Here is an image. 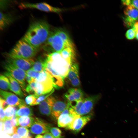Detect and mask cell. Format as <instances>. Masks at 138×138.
I'll return each mask as SVG.
<instances>
[{"label": "cell", "instance_id": "1", "mask_svg": "<svg viewBox=\"0 0 138 138\" xmlns=\"http://www.w3.org/2000/svg\"><path fill=\"white\" fill-rule=\"evenodd\" d=\"M72 61L65 59L60 52L48 54L45 57L44 70L52 77L55 88L62 87L73 64Z\"/></svg>", "mask_w": 138, "mask_h": 138}, {"label": "cell", "instance_id": "2", "mask_svg": "<svg viewBox=\"0 0 138 138\" xmlns=\"http://www.w3.org/2000/svg\"><path fill=\"white\" fill-rule=\"evenodd\" d=\"M50 32L49 25L44 20L32 23L22 39L39 51L47 39Z\"/></svg>", "mask_w": 138, "mask_h": 138}, {"label": "cell", "instance_id": "3", "mask_svg": "<svg viewBox=\"0 0 138 138\" xmlns=\"http://www.w3.org/2000/svg\"><path fill=\"white\" fill-rule=\"evenodd\" d=\"M38 51L22 39L7 55V57L12 59H31L36 55Z\"/></svg>", "mask_w": 138, "mask_h": 138}, {"label": "cell", "instance_id": "4", "mask_svg": "<svg viewBox=\"0 0 138 138\" xmlns=\"http://www.w3.org/2000/svg\"><path fill=\"white\" fill-rule=\"evenodd\" d=\"M42 47L49 53L60 52L66 48L63 40L55 30L50 31L47 39Z\"/></svg>", "mask_w": 138, "mask_h": 138}, {"label": "cell", "instance_id": "5", "mask_svg": "<svg viewBox=\"0 0 138 138\" xmlns=\"http://www.w3.org/2000/svg\"><path fill=\"white\" fill-rule=\"evenodd\" d=\"M4 67L18 82L23 90H25L26 72L6 62L4 65Z\"/></svg>", "mask_w": 138, "mask_h": 138}, {"label": "cell", "instance_id": "6", "mask_svg": "<svg viewBox=\"0 0 138 138\" xmlns=\"http://www.w3.org/2000/svg\"><path fill=\"white\" fill-rule=\"evenodd\" d=\"M57 119V125L61 128H66L78 115L69 105Z\"/></svg>", "mask_w": 138, "mask_h": 138}, {"label": "cell", "instance_id": "7", "mask_svg": "<svg viewBox=\"0 0 138 138\" xmlns=\"http://www.w3.org/2000/svg\"><path fill=\"white\" fill-rule=\"evenodd\" d=\"M21 9L34 8L47 12L58 13L62 11L60 8L52 6L46 3H21L19 6Z\"/></svg>", "mask_w": 138, "mask_h": 138}, {"label": "cell", "instance_id": "8", "mask_svg": "<svg viewBox=\"0 0 138 138\" xmlns=\"http://www.w3.org/2000/svg\"><path fill=\"white\" fill-rule=\"evenodd\" d=\"M91 118V116L90 115L83 116L78 115L66 129L75 132H78L90 120Z\"/></svg>", "mask_w": 138, "mask_h": 138}, {"label": "cell", "instance_id": "9", "mask_svg": "<svg viewBox=\"0 0 138 138\" xmlns=\"http://www.w3.org/2000/svg\"><path fill=\"white\" fill-rule=\"evenodd\" d=\"M50 125L41 119L36 118L30 128V131L32 134L39 135L49 132Z\"/></svg>", "mask_w": 138, "mask_h": 138}, {"label": "cell", "instance_id": "10", "mask_svg": "<svg viewBox=\"0 0 138 138\" xmlns=\"http://www.w3.org/2000/svg\"><path fill=\"white\" fill-rule=\"evenodd\" d=\"M6 62L27 72L32 67L34 61L33 59H12L7 57Z\"/></svg>", "mask_w": 138, "mask_h": 138}, {"label": "cell", "instance_id": "11", "mask_svg": "<svg viewBox=\"0 0 138 138\" xmlns=\"http://www.w3.org/2000/svg\"><path fill=\"white\" fill-rule=\"evenodd\" d=\"M1 97L4 99L9 105L18 106L26 104L22 99H20L13 93L1 89Z\"/></svg>", "mask_w": 138, "mask_h": 138}, {"label": "cell", "instance_id": "12", "mask_svg": "<svg viewBox=\"0 0 138 138\" xmlns=\"http://www.w3.org/2000/svg\"><path fill=\"white\" fill-rule=\"evenodd\" d=\"M98 97L93 96L84 98L78 115L80 116L87 115L92 110Z\"/></svg>", "mask_w": 138, "mask_h": 138}, {"label": "cell", "instance_id": "13", "mask_svg": "<svg viewBox=\"0 0 138 138\" xmlns=\"http://www.w3.org/2000/svg\"><path fill=\"white\" fill-rule=\"evenodd\" d=\"M56 100L54 97L50 96L41 102L38 106V109L40 113L46 116L50 115L53 106Z\"/></svg>", "mask_w": 138, "mask_h": 138}, {"label": "cell", "instance_id": "14", "mask_svg": "<svg viewBox=\"0 0 138 138\" xmlns=\"http://www.w3.org/2000/svg\"><path fill=\"white\" fill-rule=\"evenodd\" d=\"M64 97L68 102L76 101L84 99V94L79 89L71 88L65 94Z\"/></svg>", "mask_w": 138, "mask_h": 138}, {"label": "cell", "instance_id": "15", "mask_svg": "<svg viewBox=\"0 0 138 138\" xmlns=\"http://www.w3.org/2000/svg\"><path fill=\"white\" fill-rule=\"evenodd\" d=\"M68 106V102L56 99L53 106L51 115L56 119L67 108Z\"/></svg>", "mask_w": 138, "mask_h": 138}, {"label": "cell", "instance_id": "16", "mask_svg": "<svg viewBox=\"0 0 138 138\" xmlns=\"http://www.w3.org/2000/svg\"><path fill=\"white\" fill-rule=\"evenodd\" d=\"M4 75L8 78L9 81V89L20 97H24V94L18 82L8 72L4 73Z\"/></svg>", "mask_w": 138, "mask_h": 138}, {"label": "cell", "instance_id": "17", "mask_svg": "<svg viewBox=\"0 0 138 138\" xmlns=\"http://www.w3.org/2000/svg\"><path fill=\"white\" fill-rule=\"evenodd\" d=\"M0 29L3 30L10 25L14 20L13 18L10 15L0 12Z\"/></svg>", "mask_w": 138, "mask_h": 138}, {"label": "cell", "instance_id": "18", "mask_svg": "<svg viewBox=\"0 0 138 138\" xmlns=\"http://www.w3.org/2000/svg\"><path fill=\"white\" fill-rule=\"evenodd\" d=\"M16 116L17 117L23 116H31L33 115V110L31 107L26 104L22 105L19 106Z\"/></svg>", "mask_w": 138, "mask_h": 138}, {"label": "cell", "instance_id": "19", "mask_svg": "<svg viewBox=\"0 0 138 138\" xmlns=\"http://www.w3.org/2000/svg\"><path fill=\"white\" fill-rule=\"evenodd\" d=\"M124 13L134 20L138 21V10L132 4L127 6L124 9Z\"/></svg>", "mask_w": 138, "mask_h": 138}, {"label": "cell", "instance_id": "20", "mask_svg": "<svg viewBox=\"0 0 138 138\" xmlns=\"http://www.w3.org/2000/svg\"><path fill=\"white\" fill-rule=\"evenodd\" d=\"M55 30L61 38L66 48L71 47L74 48L73 43L67 33L65 31L60 29H57Z\"/></svg>", "mask_w": 138, "mask_h": 138}, {"label": "cell", "instance_id": "21", "mask_svg": "<svg viewBox=\"0 0 138 138\" xmlns=\"http://www.w3.org/2000/svg\"><path fill=\"white\" fill-rule=\"evenodd\" d=\"M18 119L19 125L26 128H30L35 120V119L32 117L28 116L18 117Z\"/></svg>", "mask_w": 138, "mask_h": 138}, {"label": "cell", "instance_id": "22", "mask_svg": "<svg viewBox=\"0 0 138 138\" xmlns=\"http://www.w3.org/2000/svg\"><path fill=\"white\" fill-rule=\"evenodd\" d=\"M16 127H13L10 119H6L4 121L3 131L6 134L9 135H12L16 133Z\"/></svg>", "mask_w": 138, "mask_h": 138}, {"label": "cell", "instance_id": "23", "mask_svg": "<svg viewBox=\"0 0 138 138\" xmlns=\"http://www.w3.org/2000/svg\"><path fill=\"white\" fill-rule=\"evenodd\" d=\"M45 58V59L39 57L34 62L31 68L36 72L40 73L44 70Z\"/></svg>", "mask_w": 138, "mask_h": 138}, {"label": "cell", "instance_id": "24", "mask_svg": "<svg viewBox=\"0 0 138 138\" xmlns=\"http://www.w3.org/2000/svg\"><path fill=\"white\" fill-rule=\"evenodd\" d=\"M60 53L65 59L73 61L74 57V48L71 47H66Z\"/></svg>", "mask_w": 138, "mask_h": 138}, {"label": "cell", "instance_id": "25", "mask_svg": "<svg viewBox=\"0 0 138 138\" xmlns=\"http://www.w3.org/2000/svg\"><path fill=\"white\" fill-rule=\"evenodd\" d=\"M67 77L70 81L79 77V67L77 64H73L70 69Z\"/></svg>", "mask_w": 138, "mask_h": 138}, {"label": "cell", "instance_id": "26", "mask_svg": "<svg viewBox=\"0 0 138 138\" xmlns=\"http://www.w3.org/2000/svg\"><path fill=\"white\" fill-rule=\"evenodd\" d=\"M17 110L16 106L8 105L4 109L6 119H10L16 116Z\"/></svg>", "mask_w": 138, "mask_h": 138}, {"label": "cell", "instance_id": "27", "mask_svg": "<svg viewBox=\"0 0 138 138\" xmlns=\"http://www.w3.org/2000/svg\"><path fill=\"white\" fill-rule=\"evenodd\" d=\"M10 85V82L8 78L4 75H1L0 76V87L1 90L5 91L9 89Z\"/></svg>", "mask_w": 138, "mask_h": 138}, {"label": "cell", "instance_id": "28", "mask_svg": "<svg viewBox=\"0 0 138 138\" xmlns=\"http://www.w3.org/2000/svg\"><path fill=\"white\" fill-rule=\"evenodd\" d=\"M16 133L18 134L22 138H27L29 135V131L28 129L21 126L16 127Z\"/></svg>", "mask_w": 138, "mask_h": 138}, {"label": "cell", "instance_id": "29", "mask_svg": "<svg viewBox=\"0 0 138 138\" xmlns=\"http://www.w3.org/2000/svg\"><path fill=\"white\" fill-rule=\"evenodd\" d=\"M38 97L34 94L29 95L25 98V103L27 105L30 106L35 105L37 99Z\"/></svg>", "mask_w": 138, "mask_h": 138}, {"label": "cell", "instance_id": "30", "mask_svg": "<svg viewBox=\"0 0 138 138\" xmlns=\"http://www.w3.org/2000/svg\"><path fill=\"white\" fill-rule=\"evenodd\" d=\"M123 24L124 26L127 28H133L135 23L137 21L125 16L123 17Z\"/></svg>", "mask_w": 138, "mask_h": 138}, {"label": "cell", "instance_id": "31", "mask_svg": "<svg viewBox=\"0 0 138 138\" xmlns=\"http://www.w3.org/2000/svg\"><path fill=\"white\" fill-rule=\"evenodd\" d=\"M49 132L55 138H62V131L59 128L56 127H51Z\"/></svg>", "mask_w": 138, "mask_h": 138}, {"label": "cell", "instance_id": "32", "mask_svg": "<svg viewBox=\"0 0 138 138\" xmlns=\"http://www.w3.org/2000/svg\"><path fill=\"white\" fill-rule=\"evenodd\" d=\"M125 36L127 39L132 40L135 37L136 33L133 29H130L127 31L125 33Z\"/></svg>", "mask_w": 138, "mask_h": 138}, {"label": "cell", "instance_id": "33", "mask_svg": "<svg viewBox=\"0 0 138 138\" xmlns=\"http://www.w3.org/2000/svg\"><path fill=\"white\" fill-rule=\"evenodd\" d=\"M54 89L50 93L39 96L37 99L36 105H39L41 102L45 99L53 92Z\"/></svg>", "mask_w": 138, "mask_h": 138}, {"label": "cell", "instance_id": "34", "mask_svg": "<svg viewBox=\"0 0 138 138\" xmlns=\"http://www.w3.org/2000/svg\"><path fill=\"white\" fill-rule=\"evenodd\" d=\"M36 82H33L31 83L28 84L26 87L25 91L29 94L34 93Z\"/></svg>", "mask_w": 138, "mask_h": 138}, {"label": "cell", "instance_id": "35", "mask_svg": "<svg viewBox=\"0 0 138 138\" xmlns=\"http://www.w3.org/2000/svg\"><path fill=\"white\" fill-rule=\"evenodd\" d=\"M39 73L34 71L31 68L26 72V75L34 79L38 76Z\"/></svg>", "mask_w": 138, "mask_h": 138}, {"label": "cell", "instance_id": "36", "mask_svg": "<svg viewBox=\"0 0 138 138\" xmlns=\"http://www.w3.org/2000/svg\"><path fill=\"white\" fill-rule=\"evenodd\" d=\"M10 120L12 123L14 127H16L19 126L18 118L16 116L12 117Z\"/></svg>", "mask_w": 138, "mask_h": 138}, {"label": "cell", "instance_id": "37", "mask_svg": "<svg viewBox=\"0 0 138 138\" xmlns=\"http://www.w3.org/2000/svg\"><path fill=\"white\" fill-rule=\"evenodd\" d=\"M70 82L72 85L75 87H76L79 86L80 83L79 77L73 79Z\"/></svg>", "mask_w": 138, "mask_h": 138}, {"label": "cell", "instance_id": "38", "mask_svg": "<svg viewBox=\"0 0 138 138\" xmlns=\"http://www.w3.org/2000/svg\"><path fill=\"white\" fill-rule=\"evenodd\" d=\"M8 105L6 101L1 97L0 98V106L4 109L6 108Z\"/></svg>", "mask_w": 138, "mask_h": 138}, {"label": "cell", "instance_id": "39", "mask_svg": "<svg viewBox=\"0 0 138 138\" xmlns=\"http://www.w3.org/2000/svg\"><path fill=\"white\" fill-rule=\"evenodd\" d=\"M0 120L4 121L6 119L4 113V109L0 107Z\"/></svg>", "mask_w": 138, "mask_h": 138}, {"label": "cell", "instance_id": "40", "mask_svg": "<svg viewBox=\"0 0 138 138\" xmlns=\"http://www.w3.org/2000/svg\"><path fill=\"white\" fill-rule=\"evenodd\" d=\"M26 80L29 84H30L33 82H35V79L27 75L26 77Z\"/></svg>", "mask_w": 138, "mask_h": 138}, {"label": "cell", "instance_id": "41", "mask_svg": "<svg viewBox=\"0 0 138 138\" xmlns=\"http://www.w3.org/2000/svg\"><path fill=\"white\" fill-rule=\"evenodd\" d=\"M121 2L123 5L127 6L131 4H132L131 1L130 0H122Z\"/></svg>", "mask_w": 138, "mask_h": 138}, {"label": "cell", "instance_id": "42", "mask_svg": "<svg viewBox=\"0 0 138 138\" xmlns=\"http://www.w3.org/2000/svg\"><path fill=\"white\" fill-rule=\"evenodd\" d=\"M43 136V138H55L49 132L45 133Z\"/></svg>", "mask_w": 138, "mask_h": 138}, {"label": "cell", "instance_id": "43", "mask_svg": "<svg viewBox=\"0 0 138 138\" xmlns=\"http://www.w3.org/2000/svg\"><path fill=\"white\" fill-rule=\"evenodd\" d=\"M131 3L138 10V0L131 1Z\"/></svg>", "mask_w": 138, "mask_h": 138}, {"label": "cell", "instance_id": "44", "mask_svg": "<svg viewBox=\"0 0 138 138\" xmlns=\"http://www.w3.org/2000/svg\"><path fill=\"white\" fill-rule=\"evenodd\" d=\"M12 138H22L20 136L16 133L12 135Z\"/></svg>", "mask_w": 138, "mask_h": 138}, {"label": "cell", "instance_id": "45", "mask_svg": "<svg viewBox=\"0 0 138 138\" xmlns=\"http://www.w3.org/2000/svg\"><path fill=\"white\" fill-rule=\"evenodd\" d=\"M136 36L135 38L136 39L138 40V29L136 30L135 31Z\"/></svg>", "mask_w": 138, "mask_h": 138}, {"label": "cell", "instance_id": "46", "mask_svg": "<svg viewBox=\"0 0 138 138\" xmlns=\"http://www.w3.org/2000/svg\"><path fill=\"white\" fill-rule=\"evenodd\" d=\"M3 138H12V136L10 135H9L7 134L5 135Z\"/></svg>", "mask_w": 138, "mask_h": 138}, {"label": "cell", "instance_id": "47", "mask_svg": "<svg viewBox=\"0 0 138 138\" xmlns=\"http://www.w3.org/2000/svg\"><path fill=\"white\" fill-rule=\"evenodd\" d=\"M35 138H43V136L40 135H37Z\"/></svg>", "mask_w": 138, "mask_h": 138}, {"label": "cell", "instance_id": "48", "mask_svg": "<svg viewBox=\"0 0 138 138\" xmlns=\"http://www.w3.org/2000/svg\"><path fill=\"white\" fill-rule=\"evenodd\" d=\"M27 138H32L29 135V136Z\"/></svg>", "mask_w": 138, "mask_h": 138}]
</instances>
